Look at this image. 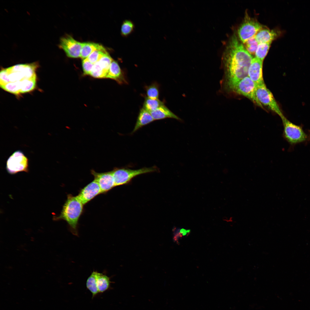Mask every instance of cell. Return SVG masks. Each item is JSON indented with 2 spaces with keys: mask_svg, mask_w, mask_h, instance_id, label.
<instances>
[{
  "mask_svg": "<svg viewBox=\"0 0 310 310\" xmlns=\"http://www.w3.org/2000/svg\"><path fill=\"white\" fill-rule=\"evenodd\" d=\"M113 60L108 53L104 55L98 61L104 71L108 74L111 63Z\"/></svg>",
  "mask_w": 310,
  "mask_h": 310,
  "instance_id": "30",
  "label": "cell"
},
{
  "mask_svg": "<svg viewBox=\"0 0 310 310\" xmlns=\"http://www.w3.org/2000/svg\"><path fill=\"white\" fill-rule=\"evenodd\" d=\"M164 104L163 102L159 99H152L146 96L143 108L150 113Z\"/></svg>",
  "mask_w": 310,
  "mask_h": 310,
  "instance_id": "20",
  "label": "cell"
},
{
  "mask_svg": "<svg viewBox=\"0 0 310 310\" xmlns=\"http://www.w3.org/2000/svg\"><path fill=\"white\" fill-rule=\"evenodd\" d=\"M106 78L114 80L120 84H128L123 71L118 63L113 60L111 63Z\"/></svg>",
  "mask_w": 310,
  "mask_h": 310,
  "instance_id": "14",
  "label": "cell"
},
{
  "mask_svg": "<svg viewBox=\"0 0 310 310\" xmlns=\"http://www.w3.org/2000/svg\"><path fill=\"white\" fill-rule=\"evenodd\" d=\"M256 86L254 82L247 76L233 85L227 90L247 97L257 106L263 108V106L255 95Z\"/></svg>",
  "mask_w": 310,
  "mask_h": 310,
  "instance_id": "4",
  "label": "cell"
},
{
  "mask_svg": "<svg viewBox=\"0 0 310 310\" xmlns=\"http://www.w3.org/2000/svg\"><path fill=\"white\" fill-rule=\"evenodd\" d=\"M86 286L92 293L93 297L99 293L96 284V271H93L88 278L86 282Z\"/></svg>",
  "mask_w": 310,
  "mask_h": 310,
  "instance_id": "22",
  "label": "cell"
},
{
  "mask_svg": "<svg viewBox=\"0 0 310 310\" xmlns=\"http://www.w3.org/2000/svg\"><path fill=\"white\" fill-rule=\"evenodd\" d=\"M94 64L89 60L88 58L83 59L82 61V66L84 75H90Z\"/></svg>",
  "mask_w": 310,
  "mask_h": 310,
  "instance_id": "31",
  "label": "cell"
},
{
  "mask_svg": "<svg viewBox=\"0 0 310 310\" xmlns=\"http://www.w3.org/2000/svg\"><path fill=\"white\" fill-rule=\"evenodd\" d=\"M96 284L99 293H102L109 288L111 282L106 275L96 271Z\"/></svg>",
  "mask_w": 310,
  "mask_h": 310,
  "instance_id": "18",
  "label": "cell"
},
{
  "mask_svg": "<svg viewBox=\"0 0 310 310\" xmlns=\"http://www.w3.org/2000/svg\"><path fill=\"white\" fill-rule=\"evenodd\" d=\"M255 36L248 39L244 43L247 50L251 55L255 54L259 44Z\"/></svg>",
  "mask_w": 310,
  "mask_h": 310,
  "instance_id": "28",
  "label": "cell"
},
{
  "mask_svg": "<svg viewBox=\"0 0 310 310\" xmlns=\"http://www.w3.org/2000/svg\"><path fill=\"white\" fill-rule=\"evenodd\" d=\"M29 161L27 157L20 150L14 152L8 158L6 168L7 172L13 175L22 171H28Z\"/></svg>",
  "mask_w": 310,
  "mask_h": 310,
  "instance_id": "7",
  "label": "cell"
},
{
  "mask_svg": "<svg viewBox=\"0 0 310 310\" xmlns=\"http://www.w3.org/2000/svg\"><path fill=\"white\" fill-rule=\"evenodd\" d=\"M0 87L5 91L16 95H19L21 94L20 81L10 82L0 85Z\"/></svg>",
  "mask_w": 310,
  "mask_h": 310,
  "instance_id": "24",
  "label": "cell"
},
{
  "mask_svg": "<svg viewBox=\"0 0 310 310\" xmlns=\"http://www.w3.org/2000/svg\"><path fill=\"white\" fill-rule=\"evenodd\" d=\"M280 34V32L278 30L264 27L257 32L255 37L259 43H272Z\"/></svg>",
  "mask_w": 310,
  "mask_h": 310,
  "instance_id": "15",
  "label": "cell"
},
{
  "mask_svg": "<svg viewBox=\"0 0 310 310\" xmlns=\"http://www.w3.org/2000/svg\"><path fill=\"white\" fill-rule=\"evenodd\" d=\"M107 53H108L105 48L100 45L98 48L92 53L87 58L91 63L94 64Z\"/></svg>",
  "mask_w": 310,
  "mask_h": 310,
  "instance_id": "25",
  "label": "cell"
},
{
  "mask_svg": "<svg viewBox=\"0 0 310 310\" xmlns=\"http://www.w3.org/2000/svg\"><path fill=\"white\" fill-rule=\"evenodd\" d=\"M271 43H262L258 44L255 55V57L263 61L266 55Z\"/></svg>",
  "mask_w": 310,
  "mask_h": 310,
  "instance_id": "23",
  "label": "cell"
},
{
  "mask_svg": "<svg viewBox=\"0 0 310 310\" xmlns=\"http://www.w3.org/2000/svg\"><path fill=\"white\" fill-rule=\"evenodd\" d=\"M154 120L167 118H173L178 120L181 119L171 111L164 104L162 105L155 110L150 112Z\"/></svg>",
  "mask_w": 310,
  "mask_h": 310,
  "instance_id": "17",
  "label": "cell"
},
{
  "mask_svg": "<svg viewBox=\"0 0 310 310\" xmlns=\"http://www.w3.org/2000/svg\"><path fill=\"white\" fill-rule=\"evenodd\" d=\"M158 168L155 166L144 167L136 170L126 168H115L112 170L114 178L115 186L128 183L136 176L143 174L156 171Z\"/></svg>",
  "mask_w": 310,
  "mask_h": 310,
  "instance_id": "3",
  "label": "cell"
},
{
  "mask_svg": "<svg viewBox=\"0 0 310 310\" xmlns=\"http://www.w3.org/2000/svg\"><path fill=\"white\" fill-rule=\"evenodd\" d=\"M84 205L77 196L68 194L60 214L55 217V219H62L66 221L71 232L77 236L78 222L83 212Z\"/></svg>",
  "mask_w": 310,
  "mask_h": 310,
  "instance_id": "2",
  "label": "cell"
},
{
  "mask_svg": "<svg viewBox=\"0 0 310 310\" xmlns=\"http://www.w3.org/2000/svg\"><path fill=\"white\" fill-rule=\"evenodd\" d=\"M263 28L261 24L246 13L243 21L237 30L239 40L244 43L248 39L254 36Z\"/></svg>",
  "mask_w": 310,
  "mask_h": 310,
  "instance_id": "6",
  "label": "cell"
},
{
  "mask_svg": "<svg viewBox=\"0 0 310 310\" xmlns=\"http://www.w3.org/2000/svg\"><path fill=\"white\" fill-rule=\"evenodd\" d=\"M38 64L34 62L28 64L16 65L9 67L11 72H20L23 75L24 79L36 78L35 71L38 67Z\"/></svg>",
  "mask_w": 310,
  "mask_h": 310,
  "instance_id": "13",
  "label": "cell"
},
{
  "mask_svg": "<svg viewBox=\"0 0 310 310\" xmlns=\"http://www.w3.org/2000/svg\"><path fill=\"white\" fill-rule=\"evenodd\" d=\"M147 97L154 99H158L159 90L158 84L156 83H153L151 84L145 86Z\"/></svg>",
  "mask_w": 310,
  "mask_h": 310,
  "instance_id": "26",
  "label": "cell"
},
{
  "mask_svg": "<svg viewBox=\"0 0 310 310\" xmlns=\"http://www.w3.org/2000/svg\"><path fill=\"white\" fill-rule=\"evenodd\" d=\"M90 75L95 78H106L107 73L101 68L97 62L94 64Z\"/></svg>",
  "mask_w": 310,
  "mask_h": 310,
  "instance_id": "29",
  "label": "cell"
},
{
  "mask_svg": "<svg viewBox=\"0 0 310 310\" xmlns=\"http://www.w3.org/2000/svg\"><path fill=\"white\" fill-rule=\"evenodd\" d=\"M100 45L98 44L91 42L82 43L80 57L83 59L87 58Z\"/></svg>",
  "mask_w": 310,
  "mask_h": 310,
  "instance_id": "19",
  "label": "cell"
},
{
  "mask_svg": "<svg viewBox=\"0 0 310 310\" xmlns=\"http://www.w3.org/2000/svg\"><path fill=\"white\" fill-rule=\"evenodd\" d=\"M252 55L234 33L230 36L223 55L224 78L223 84L227 90L233 85L248 76Z\"/></svg>",
  "mask_w": 310,
  "mask_h": 310,
  "instance_id": "1",
  "label": "cell"
},
{
  "mask_svg": "<svg viewBox=\"0 0 310 310\" xmlns=\"http://www.w3.org/2000/svg\"><path fill=\"white\" fill-rule=\"evenodd\" d=\"M10 82L8 78V73L6 68L1 69L0 73V85H3Z\"/></svg>",
  "mask_w": 310,
  "mask_h": 310,
  "instance_id": "32",
  "label": "cell"
},
{
  "mask_svg": "<svg viewBox=\"0 0 310 310\" xmlns=\"http://www.w3.org/2000/svg\"><path fill=\"white\" fill-rule=\"evenodd\" d=\"M59 46L64 51L68 57H80L82 43L76 41L71 36L68 35L62 37Z\"/></svg>",
  "mask_w": 310,
  "mask_h": 310,
  "instance_id": "9",
  "label": "cell"
},
{
  "mask_svg": "<svg viewBox=\"0 0 310 310\" xmlns=\"http://www.w3.org/2000/svg\"><path fill=\"white\" fill-rule=\"evenodd\" d=\"M263 62L255 57L253 58L248 69V76L256 86L264 83L262 74Z\"/></svg>",
  "mask_w": 310,
  "mask_h": 310,
  "instance_id": "12",
  "label": "cell"
},
{
  "mask_svg": "<svg viewBox=\"0 0 310 310\" xmlns=\"http://www.w3.org/2000/svg\"><path fill=\"white\" fill-rule=\"evenodd\" d=\"M174 230L173 239L175 241H177L180 237L186 235L189 232L188 230L187 231L183 229H174Z\"/></svg>",
  "mask_w": 310,
  "mask_h": 310,
  "instance_id": "33",
  "label": "cell"
},
{
  "mask_svg": "<svg viewBox=\"0 0 310 310\" xmlns=\"http://www.w3.org/2000/svg\"><path fill=\"white\" fill-rule=\"evenodd\" d=\"M135 26L133 22L129 20H126L123 22L121 28V33L124 37H127L133 32Z\"/></svg>",
  "mask_w": 310,
  "mask_h": 310,
  "instance_id": "27",
  "label": "cell"
},
{
  "mask_svg": "<svg viewBox=\"0 0 310 310\" xmlns=\"http://www.w3.org/2000/svg\"><path fill=\"white\" fill-rule=\"evenodd\" d=\"M36 78L24 79L20 81V93L32 91L36 87Z\"/></svg>",
  "mask_w": 310,
  "mask_h": 310,
  "instance_id": "21",
  "label": "cell"
},
{
  "mask_svg": "<svg viewBox=\"0 0 310 310\" xmlns=\"http://www.w3.org/2000/svg\"><path fill=\"white\" fill-rule=\"evenodd\" d=\"M101 193L98 183L94 180L82 189L77 196L84 205Z\"/></svg>",
  "mask_w": 310,
  "mask_h": 310,
  "instance_id": "11",
  "label": "cell"
},
{
  "mask_svg": "<svg viewBox=\"0 0 310 310\" xmlns=\"http://www.w3.org/2000/svg\"><path fill=\"white\" fill-rule=\"evenodd\" d=\"M154 121L150 113L143 108H142L139 111L132 133L136 132L144 126Z\"/></svg>",
  "mask_w": 310,
  "mask_h": 310,
  "instance_id": "16",
  "label": "cell"
},
{
  "mask_svg": "<svg viewBox=\"0 0 310 310\" xmlns=\"http://www.w3.org/2000/svg\"><path fill=\"white\" fill-rule=\"evenodd\" d=\"M255 94L259 102L267 106L282 118L284 116L272 94L266 87L264 83L257 86Z\"/></svg>",
  "mask_w": 310,
  "mask_h": 310,
  "instance_id": "8",
  "label": "cell"
},
{
  "mask_svg": "<svg viewBox=\"0 0 310 310\" xmlns=\"http://www.w3.org/2000/svg\"><path fill=\"white\" fill-rule=\"evenodd\" d=\"M91 172L98 183L102 193L107 192L115 186L112 171L98 173L92 170Z\"/></svg>",
  "mask_w": 310,
  "mask_h": 310,
  "instance_id": "10",
  "label": "cell"
},
{
  "mask_svg": "<svg viewBox=\"0 0 310 310\" xmlns=\"http://www.w3.org/2000/svg\"><path fill=\"white\" fill-rule=\"evenodd\" d=\"M283 125V136L290 144L294 145L305 141L308 135L300 126L288 120L284 116L281 118Z\"/></svg>",
  "mask_w": 310,
  "mask_h": 310,
  "instance_id": "5",
  "label": "cell"
}]
</instances>
